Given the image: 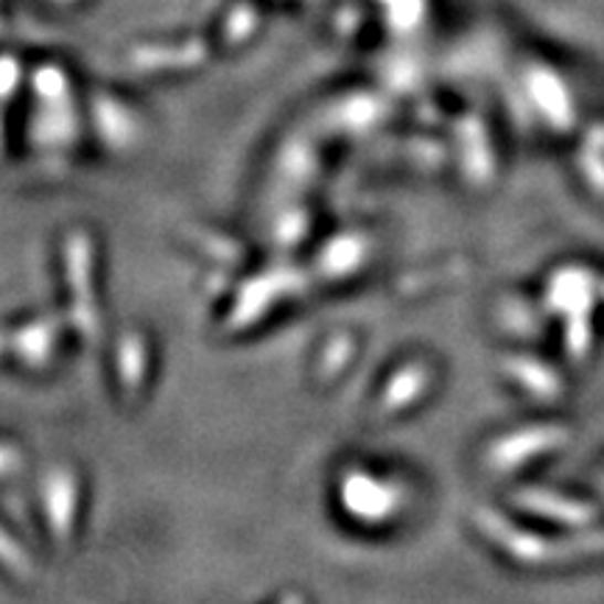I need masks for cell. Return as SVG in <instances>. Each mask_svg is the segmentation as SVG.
<instances>
[{
	"instance_id": "obj_19",
	"label": "cell",
	"mask_w": 604,
	"mask_h": 604,
	"mask_svg": "<svg viewBox=\"0 0 604 604\" xmlns=\"http://www.w3.org/2000/svg\"><path fill=\"white\" fill-rule=\"evenodd\" d=\"M280 604H306V602H303V598H299V596H286Z\"/></svg>"
},
{
	"instance_id": "obj_15",
	"label": "cell",
	"mask_w": 604,
	"mask_h": 604,
	"mask_svg": "<svg viewBox=\"0 0 604 604\" xmlns=\"http://www.w3.org/2000/svg\"><path fill=\"white\" fill-rule=\"evenodd\" d=\"M0 565L9 571V574L20 576V580H29L34 574V565H31V557L25 554V549H20L12 540V534L7 529H0Z\"/></svg>"
},
{
	"instance_id": "obj_12",
	"label": "cell",
	"mask_w": 604,
	"mask_h": 604,
	"mask_svg": "<svg viewBox=\"0 0 604 604\" xmlns=\"http://www.w3.org/2000/svg\"><path fill=\"white\" fill-rule=\"evenodd\" d=\"M367 257V241L361 235H341L325 246L319 266L325 277H345L359 269Z\"/></svg>"
},
{
	"instance_id": "obj_9",
	"label": "cell",
	"mask_w": 604,
	"mask_h": 604,
	"mask_svg": "<svg viewBox=\"0 0 604 604\" xmlns=\"http://www.w3.org/2000/svg\"><path fill=\"white\" fill-rule=\"evenodd\" d=\"M62 336V319L60 317H42L34 319V322L25 325L23 330H18L12 339L14 356L23 361L25 367H40L49 364L54 359V350L60 345Z\"/></svg>"
},
{
	"instance_id": "obj_18",
	"label": "cell",
	"mask_w": 604,
	"mask_h": 604,
	"mask_svg": "<svg viewBox=\"0 0 604 604\" xmlns=\"http://www.w3.org/2000/svg\"><path fill=\"white\" fill-rule=\"evenodd\" d=\"M20 465H23V451H20L18 445L0 443V479L12 476Z\"/></svg>"
},
{
	"instance_id": "obj_4",
	"label": "cell",
	"mask_w": 604,
	"mask_h": 604,
	"mask_svg": "<svg viewBox=\"0 0 604 604\" xmlns=\"http://www.w3.org/2000/svg\"><path fill=\"white\" fill-rule=\"evenodd\" d=\"M341 504L356 521L383 523L401 512L406 504V490L364 470H353L341 479Z\"/></svg>"
},
{
	"instance_id": "obj_11",
	"label": "cell",
	"mask_w": 604,
	"mask_h": 604,
	"mask_svg": "<svg viewBox=\"0 0 604 604\" xmlns=\"http://www.w3.org/2000/svg\"><path fill=\"white\" fill-rule=\"evenodd\" d=\"M149 372V350L140 333H126L118 345V378L120 390L129 401H138Z\"/></svg>"
},
{
	"instance_id": "obj_10",
	"label": "cell",
	"mask_w": 604,
	"mask_h": 604,
	"mask_svg": "<svg viewBox=\"0 0 604 604\" xmlns=\"http://www.w3.org/2000/svg\"><path fill=\"white\" fill-rule=\"evenodd\" d=\"M504 372L518 386H523L529 395L538 398V401L551 403L563 395V381H560V375L549 364L532 359V356H507L504 359Z\"/></svg>"
},
{
	"instance_id": "obj_2",
	"label": "cell",
	"mask_w": 604,
	"mask_h": 604,
	"mask_svg": "<svg viewBox=\"0 0 604 604\" xmlns=\"http://www.w3.org/2000/svg\"><path fill=\"white\" fill-rule=\"evenodd\" d=\"M65 277L71 286V319L84 339H98L102 314L93 292V241L84 233H73L65 241Z\"/></svg>"
},
{
	"instance_id": "obj_13",
	"label": "cell",
	"mask_w": 604,
	"mask_h": 604,
	"mask_svg": "<svg viewBox=\"0 0 604 604\" xmlns=\"http://www.w3.org/2000/svg\"><path fill=\"white\" fill-rule=\"evenodd\" d=\"M462 162H465V171L473 182H487L492 174V157L490 146H487V135L479 124H473L470 129H462Z\"/></svg>"
},
{
	"instance_id": "obj_1",
	"label": "cell",
	"mask_w": 604,
	"mask_h": 604,
	"mask_svg": "<svg viewBox=\"0 0 604 604\" xmlns=\"http://www.w3.org/2000/svg\"><path fill=\"white\" fill-rule=\"evenodd\" d=\"M476 527L485 532L490 543L507 551L512 560L523 565H557L569 563V560H580V557H596L604 554V529L587 534H574V538L563 540H545L543 534L523 532L521 527H515L496 509H476Z\"/></svg>"
},
{
	"instance_id": "obj_6",
	"label": "cell",
	"mask_w": 604,
	"mask_h": 604,
	"mask_svg": "<svg viewBox=\"0 0 604 604\" xmlns=\"http://www.w3.org/2000/svg\"><path fill=\"white\" fill-rule=\"evenodd\" d=\"M598 280L593 272L582 269V266H565L551 275L549 286H545V306L551 311L563 314V317H574V314H593V306L598 299Z\"/></svg>"
},
{
	"instance_id": "obj_20",
	"label": "cell",
	"mask_w": 604,
	"mask_h": 604,
	"mask_svg": "<svg viewBox=\"0 0 604 604\" xmlns=\"http://www.w3.org/2000/svg\"><path fill=\"white\" fill-rule=\"evenodd\" d=\"M598 297L604 299V277H602V280H598Z\"/></svg>"
},
{
	"instance_id": "obj_3",
	"label": "cell",
	"mask_w": 604,
	"mask_h": 604,
	"mask_svg": "<svg viewBox=\"0 0 604 604\" xmlns=\"http://www.w3.org/2000/svg\"><path fill=\"white\" fill-rule=\"evenodd\" d=\"M571 439V431L560 423H543V425H529L521 431H509L504 437H498L496 443L487 448V467H492L496 473H509L515 467L527 465L534 456L551 454V451L563 448Z\"/></svg>"
},
{
	"instance_id": "obj_14",
	"label": "cell",
	"mask_w": 604,
	"mask_h": 604,
	"mask_svg": "<svg viewBox=\"0 0 604 604\" xmlns=\"http://www.w3.org/2000/svg\"><path fill=\"white\" fill-rule=\"evenodd\" d=\"M593 341V328H591V314H574V317H565V350L574 361H582L591 350Z\"/></svg>"
},
{
	"instance_id": "obj_5",
	"label": "cell",
	"mask_w": 604,
	"mask_h": 604,
	"mask_svg": "<svg viewBox=\"0 0 604 604\" xmlns=\"http://www.w3.org/2000/svg\"><path fill=\"white\" fill-rule=\"evenodd\" d=\"M42 509L56 543H71L78 515V481L67 467H54L42 476Z\"/></svg>"
},
{
	"instance_id": "obj_7",
	"label": "cell",
	"mask_w": 604,
	"mask_h": 604,
	"mask_svg": "<svg viewBox=\"0 0 604 604\" xmlns=\"http://www.w3.org/2000/svg\"><path fill=\"white\" fill-rule=\"evenodd\" d=\"M515 507L527 509V512L540 515V518H549V521L565 523V527H582V523H591L596 518V509L585 501H576V498L560 496L554 490H540V487H527V490H518L512 496Z\"/></svg>"
},
{
	"instance_id": "obj_8",
	"label": "cell",
	"mask_w": 604,
	"mask_h": 604,
	"mask_svg": "<svg viewBox=\"0 0 604 604\" xmlns=\"http://www.w3.org/2000/svg\"><path fill=\"white\" fill-rule=\"evenodd\" d=\"M431 381H434V372H431V367L425 361H409V364H403L390 378L383 395L378 398V414L381 417H395V414L406 412L409 406H414L431 390Z\"/></svg>"
},
{
	"instance_id": "obj_16",
	"label": "cell",
	"mask_w": 604,
	"mask_h": 604,
	"mask_svg": "<svg viewBox=\"0 0 604 604\" xmlns=\"http://www.w3.org/2000/svg\"><path fill=\"white\" fill-rule=\"evenodd\" d=\"M353 348L356 345L350 336L345 333L336 336V339L328 345V350H325V359L322 364H319V378H333L341 367L348 364L350 356H353Z\"/></svg>"
},
{
	"instance_id": "obj_17",
	"label": "cell",
	"mask_w": 604,
	"mask_h": 604,
	"mask_svg": "<svg viewBox=\"0 0 604 604\" xmlns=\"http://www.w3.org/2000/svg\"><path fill=\"white\" fill-rule=\"evenodd\" d=\"M580 168L585 180L591 182V188H596L598 193H604V157L596 151H582L580 155Z\"/></svg>"
}]
</instances>
